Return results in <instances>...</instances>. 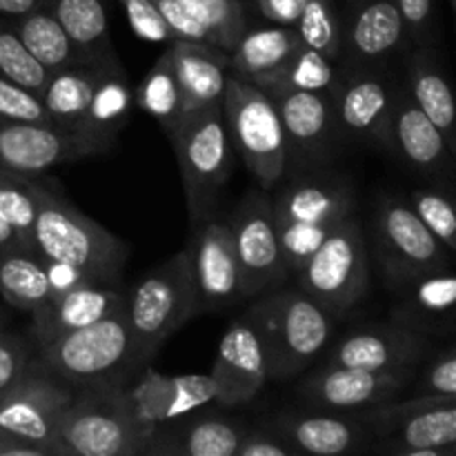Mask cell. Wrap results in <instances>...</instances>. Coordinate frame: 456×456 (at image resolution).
<instances>
[{"label": "cell", "instance_id": "obj_1", "mask_svg": "<svg viewBox=\"0 0 456 456\" xmlns=\"http://www.w3.org/2000/svg\"><path fill=\"white\" fill-rule=\"evenodd\" d=\"M34 249L45 261L65 263L92 285L116 288L127 263L129 248L101 223L76 209L58 191L36 183Z\"/></svg>", "mask_w": 456, "mask_h": 456}, {"label": "cell", "instance_id": "obj_2", "mask_svg": "<svg viewBox=\"0 0 456 456\" xmlns=\"http://www.w3.org/2000/svg\"><path fill=\"white\" fill-rule=\"evenodd\" d=\"M281 252L289 274H297L325 236L354 214V190L343 174L310 169L292 174L272 199Z\"/></svg>", "mask_w": 456, "mask_h": 456}, {"label": "cell", "instance_id": "obj_3", "mask_svg": "<svg viewBox=\"0 0 456 456\" xmlns=\"http://www.w3.org/2000/svg\"><path fill=\"white\" fill-rule=\"evenodd\" d=\"M151 430L134 414L127 386L80 387L53 432L49 456H142Z\"/></svg>", "mask_w": 456, "mask_h": 456}, {"label": "cell", "instance_id": "obj_4", "mask_svg": "<svg viewBox=\"0 0 456 456\" xmlns=\"http://www.w3.org/2000/svg\"><path fill=\"white\" fill-rule=\"evenodd\" d=\"M248 316L265 346L272 381L301 374L332 341L334 314L301 288L261 294Z\"/></svg>", "mask_w": 456, "mask_h": 456}, {"label": "cell", "instance_id": "obj_5", "mask_svg": "<svg viewBox=\"0 0 456 456\" xmlns=\"http://www.w3.org/2000/svg\"><path fill=\"white\" fill-rule=\"evenodd\" d=\"M191 227L216 214L218 199L234 167V145L227 129L223 102L185 111L169 134Z\"/></svg>", "mask_w": 456, "mask_h": 456}, {"label": "cell", "instance_id": "obj_6", "mask_svg": "<svg viewBox=\"0 0 456 456\" xmlns=\"http://www.w3.org/2000/svg\"><path fill=\"white\" fill-rule=\"evenodd\" d=\"M36 356L74 387L125 386V379L138 372L127 298L102 319L36 347Z\"/></svg>", "mask_w": 456, "mask_h": 456}, {"label": "cell", "instance_id": "obj_7", "mask_svg": "<svg viewBox=\"0 0 456 456\" xmlns=\"http://www.w3.org/2000/svg\"><path fill=\"white\" fill-rule=\"evenodd\" d=\"M194 316H199V307L191 258L185 248L142 276L127 297V319L138 372L150 365L163 343Z\"/></svg>", "mask_w": 456, "mask_h": 456}, {"label": "cell", "instance_id": "obj_8", "mask_svg": "<svg viewBox=\"0 0 456 456\" xmlns=\"http://www.w3.org/2000/svg\"><path fill=\"white\" fill-rule=\"evenodd\" d=\"M370 452L383 456H456V396L383 401L361 417Z\"/></svg>", "mask_w": 456, "mask_h": 456}, {"label": "cell", "instance_id": "obj_9", "mask_svg": "<svg viewBox=\"0 0 456 456\" xmlns=\"http://www.w3.org/2000/svg\"><path fill=\"white\" fill-rule=\"evenodd\" d=\"M227 129L232 145L261 190H272L285 176V134L274 101L243 76H227L223 94Z\"/></svg>", "mask_w": 456, "mask_h": 456}, {"label": "cell", "instance_id": "obj_10", "mask_svg": "<svg viewBox=\"0 0 456 456\" xmlns=\"http://www.w3.org/2000/svg\"><path fill=\"white\" fill-rule=\"evenodd\" d=\"M298 288L334 316L352 310L370 289V258L361 223L343 218L297 272Z\"/></svg>", "mask_w": 456, "mask_h": 456}, {"label": "cell", "instance_id": "obj_11", "mask_svg": "<svg viewBox=\"0 0 456 456\" xmlns=\"http://www.w3.org/2000/svg\"><path fill=\"white\" fill-rule=\"evenodd\" d=\"M374 256L390 289L419 274L450 267L452 252L423 225L403 199H381L374 214Z\"/></svg>", "mask_w": 456, "mask_h": 456}, {"label": "cell", "instance_id": "obj_12", "mask_svg": "<svg viewBox=\"0 0 456 456\" xmlns=\"http://www.w3.org/2000/svg\"><path fill=\"white\" fill-rule=\"evenodd\" d=\"M74 395V386L34 356L20 379L0 396V432L49 456L53 432Z\"/></svg>", "mask_w": 456, "mask_h": 456}, {"label": "cell", "instance_id": "obj_13", "mask_svg": "<svg viewBox=\"0 0 456 456\" xmlns=\"http://www.w3.org/2000/svg\"><path fill=\"white\" fill-rule=\"evenodd\" d=\"M240 270L243 301L279 288L289 276L281 252L272 199L267 190H252L227 218Z\"/></svg>", "mask_w": 456, "mask_h": 456}, {"label": "cell", "instance_id": "obj_14", "mask_svg": "<svg viewBox=\"0 0 456 456\" xmlns=\"http://www.w3.org/2000/svg\"><path fill=\"white\" fill-rule=\"evenodd\" d=\"M267 96L274 101L283 125L285 174L325 167L334 156V145L341 141L332 96L319 92H274Z\"/></svg>", "mask_w": 456, "mask_h": 456}, {"label": "cell", "instance_id": "obj_15", "mask_svg": "<svg viewBox=\"0 0 456 456\" xmlns=\"http://www.w3.org/2000/svg\"><path fill=\"white\" fill-rule=\"evenodd\" d=\"M396 94L399 85L377 69L359 67L350 76H341V83L332 94L334 120L341 141L387 150V129Z\"/></svg>", "mask_w": 456, "mask_h": 456}, {"label": "cell", "instance_id": "obj_16", "mask_svg": "<svg viewBox=\"0 0 456 456\" xmlns=\"http://www.w3.org/2000/svg\"><path fill=\"white\" fill-rule=\"evenodd\" d=\"M199 314L227 310L243 301L240 270L227 221L212 216L194 227L187 243Z\"/></svg>", "mask_w": 456, "mask_h": 456}, {"label": "cell", "instance_id": "obj_17", "mask_svg": "<svg viewBox=\"0 0 456 456\" xmlns=\"http://www.w3.org/2000/svg\"><path fill=\"white\" fill-rule=\"evenodd\" d=\"M209 377L216 383L214 403L218 408H240L252 403L267 381V354L256 325L248 314L230 323L218 343Z\"/></svg>", "mask_w": 456, "mask_h": 456}, {"label": "cell", "instance_id": "obj_18", "mask_svg": "<svg viewBox=\"0 0 456 456\" xmlns=\"http://www.w3.org/2000/svg\"><path fill=\"white\" fill-rule=\"evenodd\" d=\"M435 350V338L387 321L350 330L334 343L325 365L361 370H417V365Z\"/></svg>", "mask_w": 456, "mask_h": 456}, {"label": "cell", "instance_id": "obj_19", "mask_svg": "<svg viewBox=\"0 0 456 456\" xmlns=\"http://www.w3.org/2000/svg\"><path fill=\"white\" fill-rule=\"evenodd\" d=\"M105 154L96 142L58 125L0 120V169L34 178L56 165Z\"/></svg>", "mask_w": 456, "mask_h": 456}, {"label": "cell", "instance_id": "obj_20", "mask_svg": "<svg viewBox=\"0 0 456 456\" xmlns=\"http://www.w3.org/2000/svg\"><path fill=\"white\" fill-rule=\"evenodd\" d=\"M414 370H361L325 365L301 383V396L310 405L334 412L368 410L396 399L408 387Z\"/></svg>", "mask_w": 456, "mask_h": 456}, {"label": "cell", "instance_id": "obj_21", "mask_svg": "<svg viewBox=\"0 0 456 456\" xmlns=\"http://www.w3.org/2000/svg\"><path fill=\"white\" fill-rule=\"evenodd\" d=\"M387 150L395 151L419 176L432 183L448 181L452 174L454 150L436 125L419 110L405 87H399L392 107Z\"/></svg>", "mask_w": 456, "mask_h": 456}, {"label": "cell", "instance_id": "obj_22", "mask_svg": "<svg viewBox=\"0 0 456 456\" xmlns=\"http://www.w3.org/2000/svg\"><path fill=\"white\" fill-rule=\"evenodd\" d=\"M127 396L134 414L142 423L154 428L214 403L216 383L209 374L167 377L145 365L138 372L136 381L127 387Z\"/></svg>", "mask_w": 456, "mask_h": 456}, {"label": "cell", "instance_id": "obj_23", "mask_svg": "<svg viewBox=\"0 0 456 456\" xmlns=\"http://www.w3.org/2000/svg\"><path fill=\"white\" fill-rule=\"evenodd\" d=\"M390 321L423 337H450L454 332L456 276L450 267L426 272L396 285Z\"/></svg>", "mask_w": 456, "mask_h": 456}, {"label": "cell", "instance_id": "obj_24", "mask_svg": "<svg viewBox=\"0 0 456 456\" xmlns=\"http://www.w3.org/2000/svg\"><path fill=\"white\" fill-rule=\"evenodd\" d=\"M245 426L199 410L154 426L142 456H236Z\"/></svg>", "mask_w": 456, "mask_h": 456}, {"label": "cell", "instance_id": "obj_25", "mask_svg": "<svg viewBox=\"0 0 456 456\" xmlns=\"http://www.w3.org/2000/svg\"><path fill=\"white\" fill-rule=\"evenodd\" d=\"M174 74L181 89L183 114L223 102L230 53L205 40H169Z\"/></svg>", "mask_w": 456, "mask_h": 456}, {"label": "cell", "instance_id": "obj_26", "mask_svg": "<svg viewBox=\"0 0 456 456\" xmlns=\"http://www.w3.org/2000/svg\"><path fill=\"white\" fill-rule=\"evenodd\" d=\"M125 298L127 297L116 288L92 283L78 285L69 292L58 294L52 301L31 312V337H34L36 347L47 346L62 334H69L102 319L114 307H118Z\"/></svg>", "mask_w": 456, "mask_h": 456}, {"label": "cell", "instance_id": "obj_27", "mask_svg": "<svg viewBox=\"0 0 456 456\" xmlns=\"http://www.w3.org/2000/svg\"><path fill=\"white\" fill-rule=\"evenodd\" d=\"M298 454L341 456L370 448L368 428L361 419L341 414H281L274 421Z\"/></svg>", "mask_w": 456, "mask_h": 456}, {"label": "cell", "instance_id": "obj_28", "mask_svg": "<svg viewBox=\"0 0 456 456\" xmlns=\"http://www.w3.org/2000/svg\"><path fill=\"white\" fill-rule=\"evenodd\" d=\"M132 105L134 96L129 80L120 65V58H114L98 69L92 101L76 127V134L107 151L127 123Z\"/></svg>", "mask_w": 456, "mask_h": 456}, {"label": "cell", "instance_id": "obj_29", "mask_svg": "<svg viewBox=\"0 0 456 456\" xmlns=\"http://www.w3.org/2000/svg\"><path fill=\"white\" fill-rule=\"evenodd\" d=\"M347 52L359 67L387 61L408 38L395 0H365L356 9L346 34Z\"/></svg>", "mask_w": 456, "mask_h": 456}, {"label": "cell", "instance_id": "obj_30", "mask_svg": "<svg viewBox=\"0 0 456 456\" xmlns=\"http://www.w3.org/2000/svg\"><path fill=\"white\" fill-rule=\"evenodd\" d=\"M405 85H408L405 92L417 102L419 110L436 125L448 145L456 150L454 96L439 58L428 49H419L408 62V83Z\"/></svg>", "mask_w": 456, "mask_h": 456}, {"label": "cell", "instance_id": "obj_31", "mask_svg": "<svg viewBox=\"0 0 456 456\" xmlns=\"http://www.w3.org/2000/svg\"><path fill=\"white\" fill-rule=\"evenodd\" d=\"M341 76L343 71L337 67V61L301 45L292 56L285 58L274 69L249 76L248 80L265 94L319 92L332 96L334 89L341 83Z\"/></svg>", "mask_w": 456, "mask_h": 456}, {"label": "cell", "instance_id": "obj_32", "mask_svg": "<svg viewBox=\"0 0 456 456\" xmlns=\"http://www.w3.org/2000/svg\"><path fill=\"white\" fill-rule=\"evenodd\" d=\"M7 22L12 25V29L16 31L18 38L22 40L27 49L31 52V56L49 71H61L67 67H80L89 65V61L83 52L74 45V40L67 36V31L62 29L61 22L52 16L45 7L34 9V12L25 13V16L18 18H7Z\"/></svg>", "mask_w": 456, "mask_h": 456}, {"label": "cell", "instance_id": "obj_33", "mask_svg": "<svg viewBox=\"0 0 456 456\" xmlns=\"http://www.w3.org/2000/svg\"><path fill=\"white\" fill-rule=\"evenodd\" d=\"M0 297L12 307L29 314L52 301L47 261L20 245L0 252Z\"/></svg>", "mask_w": 456, "mask_h": 456}, {"label": "cell", "instance_id": "obj_34", "mask_svg": "<svg viewBox=\"0 0 456 456\" xmlns=\"http://www.w3.org/2000/svg\"><path fill=\"white\" fill-rule=\"evenodd\" d=\"M89 61L116 58L107 13L101 0H45L43 4Z\"/></svg>", "mask_w": 456, "mask_h": 456}, {"label": "cell", "instance_id": "obj_35", "mask_svg": "<svg viewBox=\"0 0 456 456\" xmlns=\"http://www.w3.org/2000/svg\"><path fill=\"white\" fill-rule=\"evenodd\" d=\"M118 58V56H116ZM114 61V58H110ZM98 61L80 67H67V69L49 74L47 85L40 92V101L52 114L53 123L62 129H69L76 134L80 118L87 111L89 101H92L94 87H96V76L105 62Z\"/></svg>", "mask_w": 456, "mask_h": 456}, {"label": "cell", "instance_id": "obj_36", "mask_svg": "<svg viewBox=\"0 0 456 456\" xmlns=\"http://www.w3.org/2000/svg\"><path fill=\"white\" fill-rule=\"evenodd\" d=\"M301 45L294 27L272 25L243 31L232 52H227L230 53V69H234V74L243 76V78L263 74V71H270L281 65Z\"/></svg>", "mask_w": 456, "mask_h": 456}, {"label": "cell", "instance_id": "obj_37", "mask_svg": "<svg viewBox=\"0 0 456 456\" xmlns=\"http://www.w3.org/2000/svg\"><path fill=\"white\" fill-rule=\"evenodd\" d=\"M136 105L151 116L163 127V132L172 134L183 116L181 89H178L176 74H174L172 53L169 47L156 58L154 65L141 80L136 92Z\"/></svg>", "mask_w": 456, "mask_h": 456}, {"label": "cell", "instance_id": "obj_38", "mask_svg": "<svg viewBox=\"0 0 456 456\" xmlns=\"http://www.w3.org/2000/svg\"><path fill=\"white\" fill-rule=\"evenodd\" d=\"M36 181L34 178L0 169V216L13 227L22 248L34 249V218H36Z\"/></svg>", "mask_w": 456, "mask_h": 456}, {"label": "cell", "instance_id": "obj_39", "mask_svg": "<svg viewBox=\"0 0 456 456\" xmlns=\"http://www.w3.org/2000/svg\"><path fill=\"white\" fill-rule=\"evenodd\" d=\"M305 47L337 61L343 49V29L332 0H305L298 20L294 22Z\"/></svg>", "mask_w": 456, "mask_h": 456}, {"label": "cell", "instance_id": "obj_40", "mask_svg": "<svg viewBox=\"0 0 456 456\" xmlns=\"http://www.w3.org/2000/svg\"><path fill=\"white\" fill-rule=\"evenodd\" d=\"M191 16L205 27L209 43L232 52L245 31V13L240 0H183Z\"/></svg>", "mask_w": 456, "mask_h": 456}, {"label": "cell", "instance_id": "obj_41", "mask_svg": "<svg viewBox=\"0 0 456 456\" xmlns=\"http://www.w3.org/2000/svg\"><path fill=\"white\" fill-rule=\"evenodd\" d=\"M0 76L40 96L49 80V71L31 56L16 31L4 18H0Z\"/></svg>", "mask_w": 456, "mask_h": 456}, {"label": "cell", "instance_id": "obj_42", "mask_svg": "<svg viewBox=\"0 0 456 456\" xmlns=\"http://www.w3.org/2000/svg\"><path fill=\"white\" fill-rule=\"evenodd\" d=\"M410 205L414 214L423 221V225L445 245L448 252H456V212L450 199V191L435 183L426 190H414L410 194Z\"/></svg>", "mask_w": 456, "mask_h": 456}, {"label": "cell", "instance_id": "obj_43", "mask_svg": "<svg viewBox=\"0 0 456 456\" xmlns=\"http://www.w3.org/2000/svg\"><path fill=\"white\" fill-rule=\"evenodd\" d=\"M403 392L408 396H456V356L452 347L435 350L421 361Z\"/></svg>", "mask_w": 456, "mask_h": 456}, {"label": "cell", "instance_id": "obj_44", "mask_svg": "<svg viewBox=\"0 0 456 456\" xmlns=\"http://www.w3.org/2000/svg\"><path fill=\"white\" fill-rule=\"evenodd\" d=\"M0 120L4 123L56 125L40 96L0 76Z\"/></svg>", "mask_w": 456, "mask_h": 456}, {"label": "cell", "instance_id": "obj_45", "mask_svg": "<svg viewBox=\"0 0 456 456\" xmlns=\"http://www.w3.org/2000/svg\"><path fill=\"white\" fill-rule=\"evenodd\" d=\"M127 13L129 27L134 34L142 40H151V43H163V40H174L172 27L163 18V13L156 9L151 0H120Z\"/></svg>", "mask_w": 456, "mask_h": 456}, {"label": "cell", "instance_id": "obj_46", "mask_svg": "<svg viewBox=\"0 0 456 456\" xmlns=\"http://www.w3.org/2000/svg\"><path fill=\"white\" fill-rule=\"evenodd\" d=\"M297 448L274 423L245 428L236 456H297Z\"/></svg>", "mask_w": 456, "mask_h": 456}, {"label": "cell", "instance_id": "obj_47", "mask_svg": "<svg viewBox=\"0 0 456 456\" xmlns=\"http://www.w3.org/2000/svg\"><path fill=\"white\" fill-rule=\"evenodd\" d=\"M31 359H34V350L25 338L16 334L0 337V396L20 379Z\"/></svg>", "mask_w": 456, "mask_h": 456}, {"label": "cell", "instance_id": "obj_48", "mask_svg": "<svg viewBox=\"0 0 456 456\" xmlns=\"http://www.w3.org/2000/svg\"><path fill=\"white\" fill-rule=\"evenodd\" d=\"M405 31L419 45L428 43L435 29V0H395Z\"/></svg>", "mask_w": 456, "mask_h": 456}, {"label": "cell", "instance_id": "obj_49", "mask_svg": "<svg viewBox=\"0 0 456 456\" xmlns=\"http://www.w3.org/2000/svg\"><path fill=\"white\" fill-rule=\"evenodd\" d=\"M256 4L263 16L274 25L294 27V22L301 16L305 0H256Z\"/></svg>", "mask_w": 456, "mask_h": 456}, {"label": "cell", "instance_id": "obj_50", "mask_svg": "<svg viewBox=\"0 0 456 456\" xmlns=\"http://www.w3.org/2000/svg\"><path fill=\"white\" fill-rule=\"evenodd\" d=\"M0 456H47L36 445L20 444V441L12 439V436L0 432Z\"/></svg>", "mask_w": 456, "mask_h": 456}, {"label": "cell", "instance_id": "obj_51", "mask_svg": "<svg viewBox=\"0 0 456 456\" xmlns=\"http://www.w3.org/2000/svg\"><path fill=\"white\" fill-rule=\"evenodd\" d=\"M45 0H0V18H18L40 9Z\"/></svg>", "mask_w": 456, "mask_h": 456}, {"label": "cell", "instance_id": "obj_52", "mask_svg": "<svg viewBox=\"0 0 456 456\" xmlns=\"http://www.w3.org/2000/svg\"><path fill=\"white\" fill-rule=\"evenodd\" d=\"M18 245H20V240H18L13 227L9 225L3 216H0V252H4V249H9V248H18Z\"/></svg>", "mask_w": 456, "mask_h": 456}]
</instances>
